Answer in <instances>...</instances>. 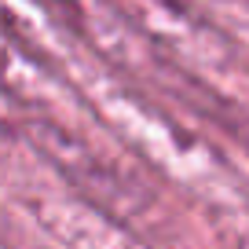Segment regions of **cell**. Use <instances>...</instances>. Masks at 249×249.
<instances>
[{"label":"cell","instance_id":"6da1fadb","mask_svg":"<svg viewBox=\"0 0 249 249\" xmlns=\"http://www.w3.org/2000/svg\"><path fill=\"white\" fill-rule=\"evenodd\" d=\"M103 117L143 161L202 205L227 249H249V191L216 147L202 143L191 128L147 103L140 92H128L121 81L103 95Z\"/></svg>","mask_w":249,"mask_h":249},{"label":"cell","instance_id":"7a4b0ae2","mask_svg":"<svg viewBox=\"0 0 249 249\" xmlns=\"http://www.w3.org/2000/svg\"><path fill=\"white\" fill-rule=\"evenodd\" d=\"M8 136L15 143H22L30 154H37L44 165H52L62 183L85 202L99 205V209L114 213L128 224L154 213V191L136 172L121 169L114 158H107L92 143L73 136L66 124L52 121V117L22 114V117H11Z\"/></svg>","mask_w":249,"mask_h":249},{"label":"cell","instance_id":"3957f363","mask_svg":"<svg viewBox=\"0 0 249 249\" xmlns=\"http://www.w3.org/2000/svg\"><path fill=\"white\" fill-rule=\"evenodd\" d=\"M11 191L26 216L59 249H154L132 231L128 220L85 202L73 191H52L30 176L22 183L11 179Z\"/></svg>","mask_w":249,"mask_h":249},{"label":"cell","instance_id":"277c9868","mask_svg":"<svg viewBox=\"0 0 249 249\" xmlns=\"http://www.w3.org/2000/svg\"><path fill=\"white\" fill-rule=\"evenodd\" d=\"M246 70H249V59H246Z\"/></svg>","mask_w":249,"mask_h":249},{"label":"cell","instance_id":"5b68a950","mask_svg":"<svg viewBox=\"0 0 249 249\" xmlns=\"http://www.w3.org/2000/svg\"><path fill=\"white\" fill-rule=\"evenodd\" d=\"M8 249H11V246H8Z\"/></svg>","mask_w":249,"mask_h":249}]
</instances>
